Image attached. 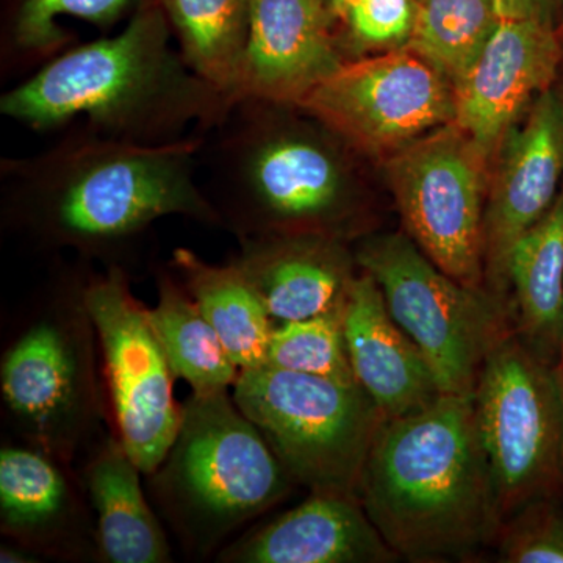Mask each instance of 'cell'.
I'll return each instance as SVG.
<instances>
[{"label":"cell","instance_id":"cell-17","mask_svg":"<svg viewBox=\"0 0 563 563\" xmlns=\"http://www.w3.org/2000/svg\"><path fill=\"white\" fill-rule=\"evenodd\" d=\"M272 523L224 548L229 563H383L399 555L388 547L357 496L312 493Z\"/></svg>","mask_w":563,"mask_h":563},{"label":"cell","instance_id":"cell-23","mask_svg":"<svg viewBox=\"0 0 563 563\" xmlns=\"http://www.w3.org/2000/svg\"><path fill=\"white\" fill-rule=\"evenodd\" d=\"M181 57L236 101L250 38L251 0H158Z\"/></svg>","mask_w":563,"mask_h":563},{"label":"cell","instance_id":"cell-20","mask_svg":"<svg viewBox=\"0 0 563 563\" xmlns=\"http://www.w3.org/2000/svg\"><path fill=\"white\" fill-rule=\"evenodd\" d=\"M141 470L118 437L103 440L85 468V488L96 512L99 555L109 563L172 561L161 521L146 501Z\"/></svg>","mask_w":563,"mask_h":563},{"label":"cell","instance_id":"cell-1","mask_svg":"<svg viewBox=\"0 0 563 563\" xmlns=\"http://www.w3.org/2000/svg\"><path fill=\"white\" fill-rule=\"evenodd\" d=\"M202 144L201 133L136 144L74 125L44 151L0 162L2 220L40 250L109 266L163 218L222 229L199 177Z\"/></svg>","mask_w":563,"mask_h":563},{"label":"cell","instance_id":"cell-4","mask_svg":"<svg viewBox=\"0 0 563 563\" xmlns=\"http://www.w3.org/2000/svg\"><path fill=\"white\" fill-rule=\"evenodd\" d=\"M357 498L388 547L409 561L461 558L485 542L499 517L474 391L440 395L384 420Z\"/></svg>","mask_w":563,"mask_h":563},{"label":"cell","instance_id":"cell-30","mask_svg":"<svg viewBox=\"0 0 563 563\" xmlns=\"http://www.w3.org/2000/svg\"><path fill=\"white\" fill-rule=\"evenodd\" d=\"M501 20H536L554 24L563 0H493Z\"/></svg>","mask_w":563,"mask_h":563},{"label":"cell","instance_id":"cell-29","mask_svg":"<svg viewBox=\"0 0 563 563\" xmlns=\"http://www.w3.org/2000/svg\"><path fill=\"white\" fill-rule=\"evenodd\" d=\"M504 558L515 563H563V515H529L504 544Z\"/></svg>","mask_w":563,"mask_h":563},{"label":"cell","instance_id":"cell-15","mask_svg":"<svg viewBox=\"0 0 563 563\" xmlns=\"http://www.w3.org/2000/svg\"><path fill=\"white\" fill-rule=\"evenodd\" d=\"M344 63L322 0H251L236 101L299 106Z\"/></svg>","mask_w":563,"mask_h":563},{"label":"cell","instance_id":"cell-33","mask_svg":"<svg viewBox=\"0 0 563 563\" xmlns=\"http://www.w3.org/2000/svg\"><path fill=\"white\" fill-rule=\"evenodd\" d=\"M555 32H558L559 38H561V43L563 46V3L561 13H559L558 22H555Z\"/></svg>","mask_w":563,"mask_h":563},{"label":"cell","instance_id":"cell-24","mask_svg":"<svg viewBox=\"0 0 563 563\" xmlns=\"http://www.w3.org/2000/svg\"><path fill=\"white\" fill-rule=\"evenodd\" d=\"M150 320L174 376L190 385L192 393L207 395L233 387L242 369L181 282L168 274L158 277V301L150 309Z\"/></svg>","mask_w":563,"mask_h":563},{"label":"cell","instance_id":"cell-6","mask_svg":"<svg viewBox=\"0 0 563 563\" xmlns=\"http://www.w3.org/2000/svg\"><path fill=\"white\" fill-rule=\"evenodd\" d=\"M96 342L84 279L73 280L36 310L0 365L3 401L20 432L63 463L102 421Z\"/></svg>","mask_w":563,"mask_h":563},{"label":"cell","instance_id":"cell-12","mask_svg":"<svg viewBox=\"0 0 563 563\" xmlns=\"http://www.w3.org/2000/svg\"><path fill=\"white\" fill-rule=\"evenodd\" d=\"M299 107L369 157H388L455 120L453 85L409 49L344 63Z\"/></svg>","mask_w":563,"mask_h":563},{"label":"cell","instance_id":"cell-32","mask_svg":"<svg viewBox=\"0 0 563 563\" xmlns=\"http://www.w3.org/2000/svg\"><path fill=\"white\" fill-rule=\"evenodd\" d=\"M322 2H324L329 20H331L332 24V21L335 20V18L339 16V14L342 13L351 2H354V0H322Z\"/></svg>","mask_w":563,"mask_h":563},{"label":"cell","instance_id":"cell-3","mask_svg":"<svg viewBox=\"0 0 563 563\" xmlns=\"http://www.w3.org/2000/svg\"><path fill=\"white\" fill-rule=\"evenodd\" d=\"M351 147L299 106L244 98L203 135L201 179L236 239L317 233L342 240L361 202Z\"/></svg>","mask_w":563,"mask_h":563},{"label":"cell","instance_id":"cell-27","mask_svg":"<svg viewBox=\"0 0 563 563\" xmlns=\"http://www.w3.org/2000/svg\"><path fill=\"white\" fill-rule=\"evenodd\" d=\"M343 309L344 303L309 320L282 322L279 328H274L266 365L336 383L358 384L347 354Z\"/></svg>","mask_w":563,"mask_h":563},{"label":"cell","instance_id":"cell-9","mask_svg":"<svg viewBox=\"0 0 563 563\" xmlns=\"http://www.w3.org/2000/svg\"><path fill=\"white\" fill-rule=\"evenodd\" d=\"M354 258L379 285L443 395L473 393L488 352L509 333L501 299L444 273L406 232L372 236Z\"/></svg>","mask_w":563,"mask_h":563},{"label":"cell","instance_id":"cell-10","mask_svg":"<svg viewBox=\"0 0 563 563\" xmlns=\"http://www.w3.org/2000/svg\"><path fill=\"white\" fill-rule=\"evenodd\" d=\"M492 163L457 124L385 157L407 235L440 269L484 288V214Z\"/></svg>","mask_w":563,"mask_h":563},{"label":"cell","instance_id":"cell-22","mask_svg":"<svg viewBox=\"0 0 563 563\" xmlns=\"http://www.w3.org/2000/svg\"><path fill=\"white\" fill-rule=\"evenodd\" d=\"M181 285L198 303L240 369L266 365L273 318L246 277L231 262L213 265L196 252L174 251Z\"/></svg>","mask_w":563,"mask_h":563},{"label":"cell","instance_id":"cell-19","mask_svg":"<svg viewBox=\"0 0 563 563\" xmlns=\"http://www.w3.org/2000/svg\"><path fill=\"white\" fill-rule=\"evenodd\" d=\"M57 459L38 448H2L0 526L29 550L70 553L84 531L79 499Z\"/></svg>","mask_w":563,"mask_h":563},{"label":"cell","instance_id":"cell-14","mask_svg":"<svg viewBox=\"0 0 563 563\" xmlns=\"http://www.w3.org/2000/svg\"><path fill=\"white\" fill-rule=\"evenodd\" d=\"M563 46L554 24L501 20L472 70L454 88L455 120L493 163L503 140L554 87Z\"/></svg>","mask_w":563,"mask_h":563},{"label":"cell","instance_id":"cell-28","mask_svg":"<svg viewBox=\"0 0 563 563\" xmlns=\"http://www.w3.org/2000/svg\"><path fill=\"white\" fill-rule=\"evenodd\" d=\"M418 0H354L332 21L344 60L406 49L417 21Z\"/></svg>","mask_w":563,"mask_h":563},{"label":"cell","instance_id":"cell-5","mask_svg":"<svg viewBox=\"0 0 563 563\" xmlns=\"http://www.w3.org/2000/svg\"><path fill=\"white\" fill-rule=\"evenodd\" d=\"M150 476L177 536L198 554L280 503L292 483L229 390L192 393L172 450Z\"/></svg>","mask_w":563,"mask_h":563},{"label":"cell","instance_id":"cell-11","mask_svg":"<svg viewBox=\"0 0 563 563\" xmlns=\"http://www.w3.org/2000/svg\"><path fill=\"white\" fill-rule=\"evenodd\" d=\"M84 301L101 347L118 439L141 473L152 474L176 440L181 407L150 309L132 295L122 266L84 279Z\"/></svg>","mask_w":563,"mask_h":563},{"label":"cell","instance_id":"cell-26","mask_svg":"<svg viewBox=\"0 0 563 563\" xmlns=\"http://www.w3.org/2000/svg\"><path fill=\"white\" fill-rule=\"evenodd\" d=\"M493 0H418L417 21L406 49L457 87L498 27Z\"/></svg>","mask_w":563,"mask_h":563},{"label":"cell","instance_id":"cell-16","mask_svg":"<svg viewBox=\"0 0 563 563\" xmlns=\"http://www.w3.org/2000/svg\"><path fill=\"white\" fill-rule=\"evenodd\" d=\"M232 265L246 277L273 320H309L339 309L354 280L342 240L317 233L240 239Z\"/></svg>","mask_w":563,"mask_h":563},{"label":"cell","instance_id":"cell-21","mask_svg":"<svg viewBox=\"0 0 563 563\" xmlns=\"http://www.w3.org/2000/svg\"><path fill=\"white\" fill-rule=\"evenodd\" d=\"M507 287L512 288L517 335L555 365L563 347V187L510 252Z\"/></svg>","mask_w":563,"mask_h":563},{"label":"cell","instance_id":"cell-2","mask_svg":"<svg viewBox=\"0 0 563 563\" xmlns=\"http://www.w3.org/2000/svg\"><path fill=\"white\" fill-rule=\"evenodd\" d=\"M181 57L158 3L114 35L68 47L3 92L0 114L36 133L79 125L109 139L166 144L206 135L233 106Z\"/></svg>","mask_w":563,"mask_h":563},{"label":"cell","instance_id":"cell-25","mask_svg":"<svg viewBox=\"0 0 563 563\" xmlns=\"http://www.w3.org/2000/svg\"><path fill=\"white\" fill-rule=\"evenodd\" d=\"M158 0H18L3 38L2 66H38L68 49L62 21L77 20L110 31Z\"/></svg>","mask_w":563,"mask_h":563},{"label":"cell","instance_id":"cell-31","mask_svg":"<svg viewBox=\"0 0 563 563\" xmlns=\"http://www.w3.org/2000/svg\"><path fill=\"white\" fill-rule=\"evenodd\" d=\"M35 555L29 551L27 547L24 544H13V547H9V544H3L2 550H0V562L2 563H25V562H36Z\"/></svg>","mask_w":563,"mask_h":563},{"label":"cell","instance_id":"cell-13","mask_svg":"<svg viewBox=\"0 0 563 563\" xmlns=\"http://www.w3.org/2000/svg\"><path fill=\"white\" fill-rule=\"evenodd\" d=\"M563 187V88L542 92L492 163L484 214L485 282L501 299L518 240L553 207Z\"/></svg>","mask_w":563,"mask_h":563},{"label":"cell","instance_id":"cell-8","mask_svg":"<svg viewBox=\"0 0 563 563\" xmlns=\"http://www.w3.org/2000/svg\"><path fill=\"white\" fill-rule=\"evenodd\" d=\"M499 521L544 501L563 484V383L518 335H504L474 387Z\"/></svg>","mask_w":563,"mask_h":563},{"label":"cell","instance_id":"cell-34","mask_svg":"<svg viewBox=\"0 0 563 563\" xmlns=\"http://www.w3.org/2000/svg\"><path fill=\"white\" fill-rule=\"evenodd\" d=\"M561 376H562V383H563V347H562V354H561Z\"/></svg>","mask_w":563,"mask_h":563},{"label":"cell","instance_id":"cell-18","mask_svg":"<svg viewBox=\"0 0 563 563\" xmlns=\"http://www.w3.org/2000/svg\"><path fill=\"white\" fill-rule=\"evenodd\" d=\"M343 324L355 380L385 420L418 412L443 395L431 366L393 320L369 274L362 272L352 280Z\"/></svg>","mask_w":563,"mask_h":563},{"label":"cell","instance_id":"cell-7","mask_svg":"<svg viewBox=\"0 0 563 563\" xmlns=\"http://www.w3.org/2000/svg\"><path fill=\"white\" fill-rule=\"evenodd\" d=\"M232 398L292 483L312 493L357 496L385 420L361 385L263 365L240 373Z\"/></svg>","mask_w":563,"mask_h":563}]
</instances>
